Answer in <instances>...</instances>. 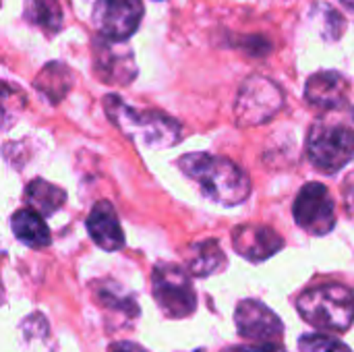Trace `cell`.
Here are the masks:
<instances>
[{
	"label": "cell",
	"instance_id": "obj_1",
	"mask_svg": "<svg viewBox=\"0 0 354 352\" xmlns=\"http://www.w3.org/2000/svg\"><path fill=\"white\" fill-rule=\"evenodd\" d=\"M187 178H191L205 199L220 205H239L251 193L249 176L228 158L212 154H189L178 160Z\"/></svg>",
	"mask_w": 354,
	"mask_h": 352
},
{
	"label": "cell",
	"instance_id": "obj_2",
	"mask_svg": "<svg viewBox=\"0 0 354 352\" xmlns=\"http://www.w3.org/2000/svg\"><path fill=\"white\" fill-rule=\"evenodd\" d=\"M104 108L112 124L120 129L129 139L151 147V149H162V147H172L180 141L183 131L180 124L160 112V110H137L127 106L118 95H106Z\"/></svg>",
	"mask_w": 354,
	"mask_h": 352
},
{
	"label": "cell",
	"instance_id": "obj_3",
	"mask_svg": "<svg viewBox=\"0 0 354 352\" xmlns=\"http://www.w3.org/2000/svg\"><path fill=\"white\" fill-rule=\"evenodd\" d=\"M297 309L313 328L346 332L354 322V293L344 284H322L305 290Z\"/></svg>",
	"mask_w": 354,
	"mask_h": 352
},
{
	"label": "cell",
	"instance_id": "obj_4",
	"mask_svg": "<svg viewBox=\"0 0 354 352\" xmlns=\"http://www.w3.org/2000/svg\"><path fill=\"white\" fill-rule=\"evenodd\" d=\"M307 156L317 170L336 174L354 158V133L346 124L319 120L309 131Z\"/></svg>",
	"mask_w": 354,
	"mask_h": 352
},
{
	"label": "cell",
	"instance_id": "obj_5",
	"mask_svg": "<svg viewBox=\"0 0 354 352\" xmlns=\"http://www.w3.org/2000/svg\"><path fill=\"white\" fill-rule=\"evenodd\" d=\"M151 290L158 307L172 319L189 317L197 309L195 288L185 268L174 263H160L151 274Z\"/></svg>",
	"mask_w": 354,
	"mask_h": 352
},
{
	"label": "cell",
	"instance_id": "obj_6",
	"mask_svg": "<svg viewBox=\"0 0 354 352\" xmlns=\"http://www.w3.org/2000/svg\"><path fill=\"white\" fill-rule=\"evenodd\" d=\"M284 106L282 89L268 77L251 75L239 89L234 116L239 127H257L272 120Z\"/></svg>",
	"mask_w": 354,
	"mask_h": 352
},
{
	"label": "cell",
	"instance_id": "obj_7",
	"mask_svg": "<svg viewBox=\"0 0 354 352\" xmlns=\"http://www.w3.org/2000/svg\"><path fill=\"white\" fill-rule=\"evenodd\" d=\"M143 15V0H95L91 21L102 37L124 44L137 33Z\"/></svg>",
	"mask_w": 354,
	"mask_h": 352
},
{
	"label": "cell",
	"instance_id": "obj_8",
	"mask_svg": "<svg viewBox=\"0 0 354 352\" xmlns=\"http://www.w3.org/2000/svg\"><path fill=\"white\" fill-rule=\"evenodd\" d=\"M292 214L297 224L313 237H324L336 226L334 201L322 183H307L299 191Z\"/></svg>",
	"mask_w": 354,
	"mask_h": 352
},
{
	"label": "cell",
	"instance_id": "obj_9",
	"mask_svg": "<svg viewBox=\"0 0 354 352\" xmlns=\"http://www.w3.org/2000/svg\"><path fill=\"white\" fill-rule=\"evenodd\" d=\"M93 71L102 83L129 85L137 77V64L133 52L122 41H110L106 37L93 39Z\"/></svg>",
	"mask_w": 354,
	"mask_h": 352
},
{
	"label": "cell",
	"instance_id": "obj_10",
	"mask_svg": "<svg viewBox=\"0 0 354 352\" xmlns=\"http://www.w3.org/2000/svg\"><path fill=\"white\" fill-rule=\"evenodd\" d=\"M234 322L239 334L257 344H278L284 334V324L259 301H241Z\"/></svg>",
	"mask_w": 354,
	"mask_h": 352
},
{
	"label": "cell",
	"instance_id": "obj_11",
	"mask_svg": "<svg viewBox=\"0 0 354 352\" xmlns=\"http://www.w3.org/2000/svg\"><path fill=\"white\" fill-rule=\"evenodd\" d=\"M232 245L239 255L249 261H266L276 255L284 247V239L270 226L259 224H243L232 232Z\"/></svg>",
	"mask_w": 354,
	"mask_h": 352
},
{
	"label": "cell",
	"instance_id": "obj_12",
	"mask_svg": "<svg viewBox=\"0 0 354 352\" xmlns=\"http://www.w3.org/2000/svg\"><path fill=\"white\" fill-rule=\"evenodd\" d=\"M348 81L338 71H319L307 79L305 98L319 110H340L348 102Z\"/></svg>",
	"mask_w": 354,
	"mask_h": 352
},
{
	"label": "cell",
	"instance_id": "obj_13",
	"mask_svg": "<svg viewBox=\"0 0 354 352\" xmlns=\"http://www.w3.org/2000/svg\"><path fill=\"white\" fill-rule=\"evenodd\" d=\"M87 232L104 251H118L124 247V232L114 207L108 201H97L87 218Z\"/></svg>",
	"mask_w": 354,
	"mask_h": 352
},
{
	"label": "cell",
	"instance_id": "obj_14",
	"mask_svg": "<svg viewBox=\"0 0 354 352\" xmlns=\"http://www.w3.org/2000/svg\"><path fill=\"white\" fill-rule=\"evenodd\" d=\"M35 89L50 100L52 104H58L73 87V71L64 62H48L35 77L33 81Z\"/></svg>",
	"mask_w": 354,
	"mask_h": 352
},
{
	"label": "cell",
	"instance_id": "obj_15",
	"mask_svg": "<svg viewBox=\"0 0 354 352\" xmlns=\"http://www.w3.org/2000/svg\"><path fill=\"white\" fill-rule=\"evenodd\" d=\"M25 21L44 31L46 35H54L62 29L64 23V2L62 0H25Z\"/></svg>",
	"mask_w": 354,
	"mask_h": 352
},
{
	"label": "cell",
	"instance_id": "obj_16",
	"mask_svg": "<svg viewBox=\"0 0 354 352\" xmlns=\"http://www.w3.org/2000/svg\"><path fill=\"white\" fill-rule=\"evenodd\" d=\"M12 234L27 247L44 249L50 245V230L35 210H19L10 220Z\"/></svg>",
	"mask_w": 354,
	"mask_h": 352
},
{
	"label": "cell",
	"instance_id": "obj_17",
	"mask_svg": "<svg viewBox=\"0 0 354 352\" xmlns=\"http://www.w3.org/2000/svg\"><path fill=\"white\" fill-rule=\"evenodd\" d=\"M226 268V255L218 241L207 239L201 243H195L189 251V270L199 276L207 278L212 274H218Z\"/></svg>",
	"mask_w": 354,
	"mask_h": 352
},
{
	"label": "cell",
	"instance_id": "obj_18",
	"mask_svg": "<svg viewBox=\"0 0 354 352\" xmlns=\"http://www.w3.org/2000/svg\"><path fill=\"white\" fill-rule=\"evenodd\" d=\"M25 199L31 205V210H35L39 216H52V214H56L64 205L66 193L60 187L52 185V183L35 178V180H31L27 185Z\"/></svg>",
	"mask_w": 354,
	"mask_h": 352
},
{
	"label": "cell",
	"instance_id": "obj_19",
	"mask_svg": "<svg viewBox=\"0 0 354 352\" xmlns=\"http://www.w3.org/2000/svg\"><path fill=\"white\" fill-rule=\"evenodd\" d=\"M313 19L317 21L319 33L328 41H338L344 33V17L330 4L319 2L313 6Z\"/></svg>",
	"mask_w": 354,
	"mask_h": 352
},
{
	"label": "cell",
	"instance_id": "obj_20",
	"mask_svg": "<svg viewBox=\"0 0 354 352\" xmlns=\"http://www.w3.org/2000/svg\"><path fill=\"white\" fill-rule=\"evenodd\" d=\"M21 340H23L25 351L33 349V352H48L50 330H48V324L44 322L41 315H29V319L23 322Z\"/></svg>",
	"mask_w": 354,
	"mask_h": 352
},
{
	"label": "cell",
	"instance_id": "obj_21",
	"mask_svg": "<svg viewBox=\"0 0 354 352\" xmlns=\"http://www.w3.org/2000/svg\"><path fill=\"white\" fill-rule=\"evenodd\" d=\"M301 352H353L342 340L330 334H307L299 340Z\"/></svg>",
	"mask_w": 354,
	"mask_h": 352
},
{
	"label": "cell",
	"instance_id": "obj_22",
	"mask_svg": "<svg viewBox=\"0 0 354 352\" xmlns=\"http://www.w3.org/2000/svg\"><path fill=\"white\" fill-rule=\"evenodd\" d=\"M97 301L110 309H116L120 313H127V315H135L137 313V305H135V299L133 297H120L116 288H110L106 284H102L97 288Z\"/></svg>",
	"mask_w": 354,
	"mask_h": 352
},
{
	"label": "cell",
	"instance_id": "obj_23",
	"mask_svg": "<svg viewBox=\"0 0 354 352\" xmlns=\"http://www.w3.org/2000/svg\"><path fill=\"white\" fill-rule=\"evenodd\" d=\"M236 46L243 48L251 56H266V54L272 52V44L263 35H245V37L239 39Z\"/></svg>",
	"mask_w": 354,
	"mask_h": 352
},
{
	"label": "cell",
	"instance_id": "obj_24",
	"mask_svg": "<svg viewBox=\"0 0 354 352\" xmlns=\"http://www.w3.org/2000/svg\"><path fill=\"white\" fill-rule=\"evenodd\" d=\"M222 352H280V344H257V346H232Z\"/></svg>",
	"mask_w": 354,
	"mask_h": 352
},
{
	"label": "cell",
	"instance_id": "obj_25",
	"mask_svg": "<svg viewBox=\"0 0 354 352\" xmlns=\"http://www.w3.org/2000/svg\"><path fill=\"white\" fill-rule=\"evenodd\" d=\"M110 352H145L135 342H116L110 346Z\"/></svg>",
	"mask_w": 354,
	"mask_h": 352
},
{
	"label": "cell",
	"instance_id": "obj_26",
	"mask_svg": "<svg viewBox=\"0 0 354 352\" xmlns=\"http://www.w3.org/2000/svg\"><path fill=\"white\" fill-rule=\"evenodd\" d=\"M340 2H342L348 10H353L354 12V0H340Z\"/></svg>",
	"mask_w": 354,
	"mask_h": 352
},
{
	"label": "cell",
	"instance_id": "obj_27",
	"mask_svg": "<svg viewBox=\"0 0 354 352\" xmlns=\"http://www.w3.org/2000/svg\"><path fill=\"white\" fill-rule=\"evenodd\" d=\"M348 197H351V205L354 207V180H353V185H351V193H348Z\"/></svg>",
	"mask_w": 354,
	"mask_h": 352
}]
</instances>
